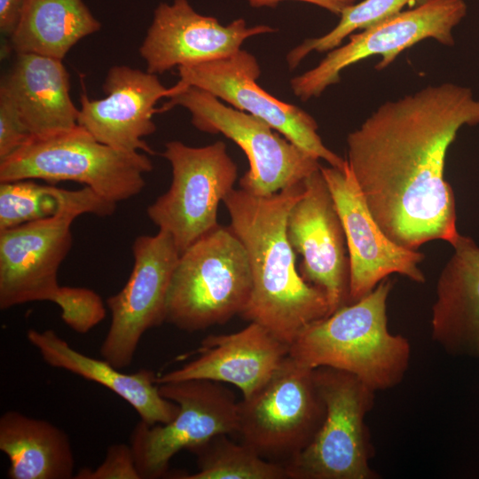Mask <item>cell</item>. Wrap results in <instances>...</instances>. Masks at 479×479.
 <instances>
[{"label":"cell","mask_w":479,"mask_h":479,"mask_svg":"<svg viewBox=\"0 0 479 479\" xmlns=\"http://www.w3.org/2000/svg\"><path fill=\"white\" fill-rule=\"evenodd\" d=\"M52 302L61 310V318L72 330L84 334L106 316L102 298L85 287L61 286Z\"/></svg>","instance_id":"obj_28"},{"label":"cell","mask_w":479,"mask_h":479,"mask_svg":"<svg viewBox=\"0 0 479 479\" xmlns=\"http://www.w3.org/2000/svg\"><path fill=\"white\" fill-rule=\"evenodd\" d=\"M161 156L171 165V185L146 213L181 254L219 225L218 206L233 189L238 169L223 141L200 147L169 141Z\"/></svg>","instance_id":"obj_10"},{"label":"cell","mask_w":479,"mask_h":479,"mask_svg":"<svg viewBox=\"0 0 479 479\" xmlns=\"http://www.w3.org/2000/svg\"><path fill=\"white\" fill-rule=\"evenodd\" d=\"M268 25L247 27L240 18L224 26L212 16L198 13L187 0L161 3L139 48L146 71L162 74L231 56L247 38L273 33Z\"/></svg>","instance_id":"obj_17"},{"label":"cell","mask_w":479,"mask_h":479,"mask_svg":"<svg viewBox=\"0 0 479 479\" xmlns=\"http://www.w3.org/2000/svg\"><path fill=\"white\" fill-rule=\"evenodd\" d=\"M132 254L127 283L106 299L111 323L100 347L102 357L119 369L132 363L143 334L165 322L167 292L180 255L171 235L162 230L137 237Z\"/></svg>","instance_id":"obj_14"},{"label":"cell","mask_w":479,"mask_h":479,"mask_svg":"<svg viewBox=\"0 0 479 479\" xmlns=\"http://www.w3.org/2000/svg\"><path fill=\"white\" fill-rule=\"evenodd\" d=\"M250 6L255 8L260 7H275L280 2L287 0H246ZM309 3L319 6L335 15H339L347 7L356 4L357 0H293Z\"/></svg>","instance_id":"obj_32"},{"label":"cell","mask_w":479,"mask_h":479,"mask_svg":"<svg viewBox=\"0 0 479 479\" xmlns=\"http://www.w3.org/2000/svg\"><path fill=\"white\" fill-rule=\"evenodd\" d=\"M116 203L91 188L71 192L48 218L0 232V309L29 302H52L60 285L58 270L72 246L71 224L82 214L111 216Z\"/></svg>","instance_id":"obj_6"},{"label":"cell","mask_w":479,"mask_h":479,"mask_svg":"<svg viewBox=\"0 0 479 479\" xmlns=\"http://www.w3.org/2000/svg\"><path fill=\"white\" fill-rule=\"evenodd\" d=\"M183 106L199 130L221 133L237 144L247 155L249 169L240 179L241 189L268 196L304 181L319 169V160L303 151L259 118L230 107L213 94L187 86L169 97L158 110Z\"/></svg>","instance_id":"obj_9"},{"label":"cell","mask_w":479,"mask_h":479,"mask_svg":"<svg viewBox=\"0 0 479 479\" xmlns=\"http://www.w3.org/2000/svg\"><path fill=\"white\" fill-rule=\"evenodd\" d=\"M467 12L465 0H425L414 8L350 35L345 45L328 51L315 67L294 77L290 81L291 89L302 101H307L339 82L342 70L366 58L381 56L375 68L382 70L403 51L425 39L453 46L452 31Z\"/></svg>","instance_id":"obj_11"},{"label":"cell","mask_w":479,"mask_h":479,"mask_svg":"<svg viewBox=\"0 0 479 479\" xmlns=\"http://www.w3.org/2000/svg\"><path fill=\"white\" fill-rule=\"evenodd\" d=\"M303 192L304 181L268 196L233 188L223 200L252 276L240 315L289 346L308 325L329 315L326 294L302 277L287 236V215Z\"/></svg>","instance_id":"obj_2"},{"label":"cell","mask_w":479,"mask_h":479,"mask_svg":"<svg viewBox=\"0 0 479 479\" xmlns=\"http://www.w3.org/2000/svg\"><path fill=\"white\" fill-rule=\"evenodd\" d=\"M287 236L295 254L302 256L300 274L326 294L329 315L348 304L349 262L345 233L320 169L304 180V192L287 215Z\"/></svg>","instance_id":"obj_16"},{"label":"cell","mask_w":479,"mask_h":479,"mask_svg":"<svg viewBox=\"0 0 479 479\" xmlns=\"http://www.w3.org/2000/svg\"><path fill=\"white\" fill-rule=\"evenodd\" d=\"M101 23L83 0H27L10 36L16 53H34L62 60Z\"/></svg>","instance_id":"obj_24"},{"label":"cell","mask_w":479,"mask_h":479,"mask_svg":"<svg viewBox=\"0 0 479 479\" xmlns=\"http://www.w3.org/2000/svg\"><path fill=\"white\" fill-rule=\"evenodd\" d=\"M31 136L12 99L0 90V161L20 148Z\"/></svg>","instance_id":"obj_30"},{"label":"cell","mask_w":479,"mask_h":479,"mask_svg":"<svg viewBox=\"0 0 479 479\" xmlns=\"http://www.w3.org/2000/svg\"><path fill=\"white\" fill-rule=\"evenodd\" d=\"M326 415L313 369L288 355L271 378L238 404L240 443L286 466L313 440Z\"/></svg>","instance_id":"obj_8"},{"label":"cell","mask_w":479,"mask_h":479,"mask_svg":"<svg viewBox=\"0 0 479 479\" xmlns=\"http://www.w3.org/2000/svg\"><path fill=\"white\" fill-rule=\"evenodd\" d=\"M0 450L9 459L10 479L74 478L68 435L52 423L7 411L0 417Z\"/></svg>","instance_id":"obj_23"},{"label":"cell","mask_w":479,"mask_h":479,"mask_svg":"<svg viewBox=\"0 0 479 479\" xmlns=\"http://www.w3.org/2000/svg\"><path fill=\"white\" fill-rule=\"evenodd\" d=\"M152 169L146 154L105 145L77 124L51 135L31 136L0 161V182L74 181L117 203L138 194L145 185L144 174Z\"/></svg>","instance_id":"obj_5"},{"label":"cell","mask_w":479,"mask_h":479,"mask_svg":"<svg viewBox=\"0 0 479 479\" xmlns=\"http://www.w3.org/2000/svg\"><path fill=\"white\" fill-rule=\"evenodd\" d=\"M425 0H364L342 11L338 24L326 35L304 40L287 55L290 69L295 68L311 51L326 52L339 46L357 30L370 28L401 12L406 5Z\"/></svg>","instance_id":"obj_26"},{"label":"cell","mask_w":479,"mask_h":479,"mask_svg":"<svg viewBox=\"0 0 479 479\" xmlns=\"http://www.w3.org/2000/svg\"><path fill=\"white\" fill-rule=\"evenodd\" d=\"M228 435L213 436L189 451L196 455L198 470L180 479H289L287 468L259 456Z\"/></svg>","instance_id":"obj_25"},{"label":"cell","mask_w":479,"mask_h":479,"mask_svg":"<svg viewBox=\"0 0 479 479\" xmlns=\"http://www.w3.org/2000/svg\"><path fill=\"white\" fill-rule=\"evenodd\" d=\"M0 90L12 99L32 136H48L78 124L79 109L71 99L69 75L60 59L18 53Z\"/></svg>","instance_id":"obj_21"},{"label":"cell","mask_w":479,"mask_h":479,"mask_svg":"<svg viewBox=\"0 0 479 479\" xmlns=\"http://www.w3.org/2000/svg\"><path fill=\"white\" fill-rule=\"evenodd\" d=\"M75 479H142L130 444H114L108 447L103 462L96 468L84 467Z\"/></svg>","instance_id":"obj_29"},{"label":"cell","mask_w":479,"mask_h":479,"mask_svg":"<svg viewBox=\"0 0 479 479\" xmlns=\"http://www.w3.org/2000/svg\"><path fill=\"white\" fill-rule=\"evenodd\" d=\"M177 70L180 79L172 87L173 94L187 86L202 89L263 121L318 160L344 169L346 160L324 145L318 134V123L310 114L297 106L279 100L256 83L261 68L248 51L240 49L226 58L179 67Z\"/></svg>","instance_id":"obj_13"},{"label":"cell","mask_w":479,"mask_h":479,"mask_svg":"<svg viewBox=\"0 0 479 479\" xmlns=\"http://www.w3.org/2000/svg\"><path fill=\"white\" fill-rule=\"evenodd\" d=\"M71 192L32 179L0 182V232L56 215Z\"/></svg>","instance_id":"obj_27"},{"label":"cell","mask_w":479,"mask_h":479,"mask_svg":"<svg viewBox=\"0 0 479 479\" xmlns=\"http://www.w3.org/2000/svg\"><path fill=\"white\" fill-rule=\"evenodd\" d=\"M252 276L246 249L218 225L180 254L168 288L165 322L195 332L223 324L246 308Z\"/></svg>","instance_id":"obj_4"},{"label":"cell","mask_w":479,"mask_h":479,"mask_svg":"<svg viewBox=\"0 0 479 479\" xmlns=\"http://www.w3.org/2000/svg\"><path fill=\"white\" fill-rule=\"evenodd\" d=\"M479 124L470 88L444 82L381 104L347 137V162L373 218L412 250L459 237L444 178L447 151L463 126Z\"/></svg>","instance_id":"obj_1"},{"label":"cell","mask_w":479,"mask_h":479,"mask_svg":"<svg viewBox=\"0 0 479 479\" xmlns=\"http://www.w3.org/2000/svg\"><path fill=\"white\" fill-rule=\"evenodd\" d=\"M27 338L46 364L107 388L128 402L140 420L148 425L168 423L178 412V404L161 395L157 375L152 370L143 368L124 373L104 358H93L77 351L51 329L31 328Z\"/></svg>","instance_id":"obj_22"},{"label":"cell","mask_w":479,"mask_h":479,"mask_svg":"<svg viewBox=\"0 0 479 479\" xmlns=\"http://www.w3.org/2000/svg\"><path fill=\"white\" fill-rule=\"evenodd\" d=\"M103 91L106 97L94 100L81 94L78 124L114 148L154 153L142 138L155 131V105L172 95V87L163 86L157 75L122 65L108 70Z\"/></svg>","instance_id":"obj_18"},{"label":"cell","mask_w":479,"mask_h":479,"mask_svg":"<svg viewBox=\"0 0 479 479\" xmlns=\"http://www.w3.org/2000/svg\"><path fill=\"white\" fill-rule=\"evenodd\" d=\"M340 216L349 262V302L371 293L391 274L422 284L424 255L404 247L382 231L368 208L346 161L344 169L320 168Z\"/></svg>","instance_id":"obj_15"},{"label":"cell","mask_w":479,"mask_h":479,"mask_svg":"<svg viewBox=\"0 0 479 479\" xmlns=\"http://www.w3.org/2000/svg\"><path fill=\"white\" fill-rule=\"evenodd\" d=\"M326 405L324 421L311 443L286 466L289 479H376L365 415L375 391L357 376L328 366L313 369Z\"/></svg>","instance_id":"obj_7"},{"label":"cell","mask_w":479,"mask_h":479,"mask_svg":"<svg viewBox=\"0 0 479 479\" xmlns=\"http://www.w3.org/2000/svg\"><path fill=\"white\" fill-rule=\"evenodd\" d=\"M289 350L265 327L250 322L236 333L207 336L195 359L156 376V383L209 380L232 384L248 397L271 378Z\"/></svg>","instance_id":"obj_19"},{"label":"cell","mask_w":479,"mask_h":479,"mask_svg":"<svg viewBox=\"0 0 479 479\" xmlns=\"http://www.w3.org/2000/svg\"><path fill=\"white\" fill-rule=\"evenodd\" d=\"M27 0H0V30L11 36L16 29Z\"/></svg>","instance_id":"obj_31"},{"label":"cell","mask_w":479,"mask_h":479,"mask_svg":"<svg viewBox=\"0 0 479 479\" xmlns=\"http://www.w3.org/2000/svg\"><path fill=\"white\" fill-rule=\"evenodd\" d=\"M161 395L179 406L168 423L140 420L132 429L130 445L142 479L164 475L171 458L218 435L236 434L238 404L221 382L184 380L158 384Z\"/></svg>","instance_id":"obj_12"},{"label":"cell","mask_w":479,"mask_h":479,"mask_svg":"<svg viewBox=\"0 0 479 479\" xmlns=\"http://www.w3.org/2000/svg\"><path fill=\"white\" fill-rule=\"evenodd\" d=\"M392 287L387 278L360 300L310 323L290 345L289 355L311 369L328 366L349 373L375 392L396 387L408 370L411 344L388 328Z\"/></svg>","instance_id":"obj_3"},{"label":"cell","mask_w":479,"mask_h":479,"mask_svg":"<svg viewBox=\"0 0 479 479\" xmlns=\"http://www.w3.org/2000/svg\"><path fill=\"white\" fill-rule=\"evenodd\" d=\"M437 279L431 335L449 355L479 359V245L459 235Z\"/></svg>","instance_id":"obj_20"}]
</instances>
